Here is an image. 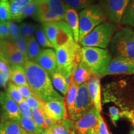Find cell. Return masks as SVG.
<instances>
[{
	"label": "cell",
	"instance_id": "836d02e7",
	"mask_svg": "<svg viewBox=\"0 0 134 134\" xmlns=\"http://www.w3.org/2000/svg\"><path fill=\"white\" fill-rule=\"evenodd\" d=\"M11 19V8L9 0H0V21H8Z\"/></svg>",
	"mask_w": 134,
	"mask_h": 134
},
{
	"label": "cell",
	"instance_id": "7dc6e473",
	"mask_svg": "<svg viewBox=\"0 0 134 134\" xmlns=\"http://www.w3.org/2000/svg\"><path fill=\"white\" fill-rule=\"evenodd\" d=\"M5 41V40H2V39H0V44H1L3 42H4Z\"/></svg>",
	"mask_w": 134,
	"mask_h": 134
},
{
	"label": "cell",
	"instance_id": "d590c367",
	"mask_svg": "<svg viewBox=\"0 0 134 134\" xmlns=\"http://www.w3.org/2000/svg\"><path fill=\"white\" fill-rule=\"evenodd\" d=\"M36 26L32 24L28 23H23L19 27L20 36L22 37L27 40L31 37L34 36V34L36 31Z\"/></svg>",
	"mask_w": 134,
	"mask_h": 134
},
{
	"label": "cell",
	"instance_id": "d6986e66",
	"mask_svg": "<svg viewBox=\"0 0 134 134\" xmlns=\"http://www.w3.org/2000/svg\"><path fill=\"white\" fill-rule=\"evenodd\" d=\"M66 23L71 29L73 38L76 42H79V16L74 9L66 6L65 18Z\"/></svg>",
	"mask_w": 134,
	"mask_h": 134
},
{
	"label": "cell",
	"instance_id": "277c9868",
	"mask_svg": "<svg viewBox=\"0 0 134 134\" xmlns=\"http://www.w3.org/2000/svg\"><path fill=\"white\" fill-rule=\"evenodd\" d=\"M81 60L91 68L94 75L100 76L108 66L112 57L108 50L94 47L81 48Z\"/></svg>",
	"mask_w": 134,
	"mask_h": 134
},
{
	"label": "cell",
	"instance_id": "4316f807",
	"mask_svg": "<svg viewBox=\"0 0 134 134\" xmlns=\"http://www.w3.org/2000/svg\"><path fill=\"white\" fill-rule=\"evenodd\" d=\"M39 44L34 36L27 39V57L29 60L35 62L41 53Z\"/></svg>",
	"mask_w": 134,
	"mask_h": 134
},
{
	"label": "cell",
	"instance_id": "8992f818",
	"mask_svg": "<svg viewBox=\"0 0 134 134\" xmlns=\"http://www.w3.org/2000/svg\"><path fill=\"white\" fill-rule=\"evenodd\" d=\"M105 19L106 17L99 4H93L82 9L79 16V42Z\"/></svg>",
	"mask_w": 134,
	"mask_h": 134
},
{
	"label": "cell",
	"instance_id": "52a82bcc",
	"mask_svg": "<svg viewBox=\"0 0 134 134\" xmlns=\"http://www.w3.org/2000/svg\"><path fill=\"white\" fill-rule=\"evenodd\" d=\"M130 0H99V5L107 19L113 24H119Z\"/></svg>",
	"mask_w": 134,
	"mask_h": 134
},
{
	"label": "cell",
	"instance_id": "83f0119b",
	"mask_svg": "<svg viewBox=\"0 0 134 134\" xmlns=\"http://www.w3.org/2000/svg\"><path fill=\"white\" fill-rule=\"evenodd\" d=\"M42 28L46 36L47 37L48 41L52 44L54 48L55 37H56L57 31V21L43 23H42Z\"/></svg>",
	"mask_w": 134,
	"mask_h": 134
},
{
	"label": "cell",
	"instance_id": "5b68a950",
	"mask_svg": "<svg viewBox=\"0 0 134 134\" xmlns=\"http://www.w3.org/2000/svg\"><path fill=\"white\" fill-rule=\"evenodd\" d=\"M116 27L109 22H104L96 26L80 42L83 47L105 48L114 35Z\"/></svg>",
	"mask_w": 134,
	"mask_h": 134
},
{
	"label": "cell",
	"instance_id": "e0dca14e",
	"mask_svg": "<svg viewBox=\"0 0 134 134\" xmlns=\"http://www.w3.org/2000/svg\"><path fill=\"white\" fill-rule=\"evenodd\" d=\"M73 41L74 38L73 33L68 24L64 21H57V31L55 37V49L68 42Z\"/></svg>",
	"mask_w": 134,
	"mask_h": 134
},
{
	"label": "cell",
	"instance_id": "d6a6232c",
	"mask_svg": "<svg viewBox=\"0 0 134 134\" xmlns=\"http://www.w3.org/2000/svg\"><path fill=\"white\" fill-rule=\"evenodd\" d=\"M35 34H36L37 38L36 40L38 44L41 45L43 47L53 48L52 44L48 41L47 37L46 36L42 27H41V26H36Z\"/></svg>",
	"mask_w": 134,
	"mask_h": 134
},
{
	"label": "cell",
	"instance_id": "ffe728a7",
	"mask_svg": "<svg viewBox=\"0 0 134 134\" xmlns=\"http://www.w3.org/2000/svg\"><path fill=\"white\" fill-rule=\"evenodd\" d=\"M9 80L16 86H29L24 68L20 65H11L10 67Z\"/></svg>",
	"mask_w": 134,
	"mask_h": 134
},
{
	"label": "cell",
	"instance_id": "d4e9b609",
	"mask_svg": "<svg viewBox=\"0 0 134 134\" xmlns=\"http://www.w3.org/2000/svg\"><path fill=\"white\" fill-rule=\"evenodd\" d=\"M52 81L53 86L57 90L63 95L66 94L70 81H68L63 75L57 71L55 72L52 75Z\"/></svg>",
	"mask_w": 134,
	"mask_h": 134
},
{
	"label": "cell",
	"instance_id": "bcb514c9",
	"mask_svg": "<svg viewBox=\"0 0 134 134\" xmlns=\"http://www.w3.org/2000/svg\"><path fill=\"white\" fill-rule=\"evenodd\" d=\"M10 71L9 63L0 60V72H8Z\"/></svg>",
	"mask_w": 134,
	"mask_h": 134
},
{
	"label": "cell",
	"instance_id": "7bdbcfd3",
	"mask_svg": "<svg viewBox=\"0 0 134 134\" xmlns=\"http://www.w3.org/2000/svg\"><path fill=\"white\" fill-rule=\"evenodd\" d=\"M109 115L111 119L112 122H113V124L115 125L117 120L120 119V113L119 110L115 106H111L109 109Z\"/></svg>",
	"mask_w": 134,
	"mask_h": 134
},
{
	"label": "cell",
	"instance_id": "44dd1931",
	"mask_svg": "<svg viewBox=\"0 0 134 134\" xmlns=\"http://www.w3.org/2000/svg\"><path fill=\"white\" fill-rule=\"evenodd\" d=\"M34 0H10L11 19L20 22L21 15L26 6Z\"/></svg>",
	"mask_w": 134,
	"mask_h": 134
},
{
	"label": "cell",
	"instance_id": "ac0fdd59",
	"mask_svg": "<svg viewBox=\"0 0 134 134\" xmlns=\"http://www.w3.org/2000/svg\"><path fill=\"white\" fill-rule=\"evenodd\" d=\"M93 75L91 68L81 60L73 68L71 77L77 85H80L87 83Z\"/></svg>",
	"mask_w": 134,
	"mask_h": 134
},
{
	"label": "cell",
	"instance_id": "603a6c76",
	"mask_svg": "<svg viewBox=\"0 0 134 134\" xmlns=\"http://www.w3.org/2000/svg\"><path fill=\"white\" fill-rule=\"evenodd\" d=\"M18 122L26 134H43L45 130L38 126L32 118H26L21 116Z\"/></svg>",
	"mask_w": 134,
	"mask_h": 134
},
{
	"label": "cell",
	"instance_id": "8fae6325",
	"mask_svg": "<svg viewBox=\"0 0 134 134\" xmlns=\"http://www.w3.org/2000/svg\"><path fill=\"white\" fill-rule=\"evenodd\" d=\"M0 105L3 110V115L1 118L6 120L18 121L21 117L19 105L8 95L7 93H0Z\"/></svg>",
	"mask_w": 134,
	"mask_h": 134
},
{
	"label": "cell",
	"instance_id": "7a4b0ae2",
	"mask_svg": "<svg viewBox=\"0 0 134 134\" xmlns=\"http://www.w3.org/2000/svg\"><path fill=\"white\" fill-rule=\"evenodd\" d=\"M81 47L75 41L58 47L56 50L57 72L69 81L73 68L81 60Z\"/></svg>",
	"mask_w": 134,
	"mask_h": 134
},
{
	"label": "cell",
	"instance_id": "7c38bea8",
	"mask_svg": "<svg viewBox=\"0 0 134 134\" xmlns=\"http://www.w3.org/2000/svg\"><path fill=\"white\" fill-rule=\"evenodd\" d=\"M43 113L52 121L55 122L66 119V109L64 100H52L44 104Z\"/></svg>",
	"mask_w": 134,
	"mask_h": 134
},
{
	"label": "cell",
	"instance_id": "5bb4252c",
	"mask_svg": "<svg viewBox=\"0 0 134 134\" xmlns=\"http://www.w3.org/2000/svg\"><path fill=\"white\" fill-rule=\"evenodd\" d=\"M88 90L91 101L94 108L100 113L102 110L101 104V91L99 76L93 75L89 81L87 82Z\"/></svg>",
	"mask_w": 134,
	"mask_h": 134
},
{
	"label": "cell",
	"instance_id": "4dcf8cb0",
	"mask_svg": "<svg viewBox=\"0 0 134 134\" xmlns=\"http://www.w3.org/2000/svg\"><path fill=\"white\" fill-rule=\"evenodd\" d=\"M32 117L36 123L44 130L48 128L47 124V116L43 113V110L38 108H32Z\"/></svg>",
	"mask_w": 134,
	"mask_h": 134
},
{
	"label": "cell",
	"instance_id": "9a60e30c",
	"mask_svg": "<svg viewBox=\"0 0 134 134\" xmlns=\"http://www.w3.org/2000/svg\"><path fill=\"white\" fill-rule=\"evenodd\" d=\"M74 120L65 119L53 122L43 134H76Z\"/></svg>",
	"mask_w": 134,
	"mask_h": 134
},
{
	"label": "cell",
	"instance_id": "f546056e",
	"mask_svg": "<svg viewBox=\"0 0 134 134\" xmlns=\"http://www.w3.org/2000/svg\"><path fill=\"white\" fill-rule=\"evenodd\" d=\"M66 6L80 11L94 4L96 0H63Z\"/></svg>",
	"mask_w": 134,
	"mask_h": 134
},
{
	"label": "cell",
	"instance_id": "cb8c5ba5",
	"mask_svg": "<svg viewBox=\"0 0 134 134\" xmlns=\"http://www.w3.org/2000/svg\"><path fill=\"white\" fill-rule=\"evenodd\" d=\"M78 85L75 83L73 78L71 77L69 88H68V91H67V93L66 94V103L67 109L68 110V113H69L70 117H71V115L73 114L75 99H76L77 92H78Z\"/></svg>",
	"mask_w": 134,
	"mask_h": 134
},
{
	"label": "cell",
	"instance_id": "f1b7e54d",
	"mask_svg": "<svg viewBox=\"0 0 134 134\" xmlns=\"http://www.w3.org/2000/svg\"><path fill=\"white\" fill-rule=\"evenodd\" d=\"M120 23L124 25L132 27L134 29V0L130 1L124 13Z\"/></svg>",
	"mask_w": 134,
	"mask_h": 134
},
{
	"label": "cell",
	"instance_id": "4fadbf2b",
	"mask_svg": "<svg viewBox=\"0 0 134 134\" xmlns=\"http://www.w3.org/2000/svg\"><path fill=\"white\" fill-rule=\"evenodd\" d=\"M35 62L51 76L57 71L56 53L52 49L47 48L41 50Z\"/></svg>",
	"mask_w": 134,
	"mask_h": 134
},
{
	"label": "cell",
	"instance_id": "74e56055",
	"mask_svg": "<svg viewBox=\"0 0 134 134\" xmlns=\"http://www.w3.org/2000/svg\"><path fill=\"white\" fill-rule=\"evenodd\" d=\"M9 26L10 39L13 42L20 37V30L19 26L13 21H8Z\"/></svg>",
	"mask_w": 134,
	"mask_h": 134
},
{
	"label": "cell",
	"instance_id": "2e32d148",
	"mask_svg": "<svg viewBox=\"0 0 134 134\" xmlns=\"http://www.w3.org/2000/svg\"><path fill=\"white\" fill-rule=\"evenodd\" d=\"M6 57L8 62L11 65L23 66L29 60L28 57L15 46L12 42H6Z\"/></svg>",
	"mask_w": 134,
	"mask_h": 134
},
{
	"label": "cell",
	"instance_id": "484cf974",
	"mask_svg": "<svg viewBox=\"0 0 134 134\" xmlns=\"http://www.w3.org/2000/svg\"><path fill=\"white\" fill-rule=\"evenodd\" d=\"M49 5L50 9L59 17L61 21L65 18V5L63 0H46Z\"/></svg>",
	"mask_w": 134,
	"mask_h": 134
},
{
	"label": "cell",
	"instance_id": "30bf717a",
	"mask_svg": "<svg viewBox=\"0 0 134 134\" xmlns=\"http://www.w3.org/2000/svg\"><path fill=\"white\" fill-rule=\"evenodd\" d=\"M122 74H134V60L115 57L100 76Z\"/></svg>",
	"mask_w": 134,
	"mask_h": 134
},
{
	"label": "cell",
	"instance_id": "b9f144b4",
	"mask_svg": "<svg viewBox=\"0 0 134 134\" xmlns=\"http://www.w3.org/2000/svg\"><path fill=\"white\" fill-rule=\"evenodd\" d=\"M18 90L21 93V96L23 98L26 99L29 98L31 96H36L35 94L34 93L32 90H31L29 86H26V85H23V86H18Z\"/></svg>",
	"mask_w": 134,
	"mask_h": 134
},
{
	"label": "cell",
	"instance_id": "ba28073f",
	"mask_svg": "<svg viewBox=\"0 0 134 134\" xmlns=\"http://www.w3.org/2000/svg\"><path fill=\"white\" fill-rule=\"evenodd\" d=\"M92 105L93 103L89 94L87 83L78 85L71 119L76 121L93 106Z\"/></svg>",
	"mask_w": 134,
	"mask_h": 134
},
{
	"label": "cell",
	"instance_id": "1f68e13d",
	"mask_svg": "<svg viewBox=\"0 0 134 134\" xmlns=\"http://www.w3.org/2000/svg\"><path fill=\"white\" fill-rule=\"evenodd\" d=\"M38 0H34L31 3H30L23 11L21 19H20V22L28 17H32L35 20H36L38 13Z\"/></svg>",
	"mask_w": 134,
	"mask_h": 134
},
{
	"label": "cell",
	"instance_id": "8d00e7d4",
	"mask_svg": "<svg viewBox=\"0 0 134 134\" xmlns=\"http://www.w3.org/2000/svg\"><path fill=\"white\" fill-rule=\"evenodd\" d=\"M24 100L31 109L38 108L43 110L45 103L40 99L39 98H38L36 96L29 97V98H27Z\"/></svg>",
	"mask_w": 134,
	"mask_h": 134
},
{
	"label": "cell",
	"instance_id": "e575fe53",
	"mask_svg": "<svg viewBox=\"0 0 134 134\" xmlns=\"http://www.w3.org/2000/svg\"><path fill=\"white\" fill-rule=\"evenodd\" d=\"M7 93L8 95L14 100L18 104L21 103L23 100H24V99L21 96V93L18 90V86L13 83L12 82H9L7 88Z\"/></svg>",
	"mask_w": 134,
	"mask_h": 134
},
{
	"label": "cell",
	"instance_id": "ee69618b",
	"mask_svg": "<svg viewBox=\"0 0 134 134\" xmlns=\"http://www.w3.org/2000/svg\"><path fill=\"white\" fill-rule=\"evenodd\" d=\"M10 71L8 72H0V86H5L9 80Z\"/></svg>",
	"mask_w": 134,
	"mask_h": 134
},
{
	"label": "cell",
	"instance_id": "7402d4cb",
	"mask_svg": "<svg viewBox=\"0 0 134 134\" xmlns=\"http://www.w3.org/2000/svg\"><path fill=\"white\" fill-rule=\"evenodd\" d=\"M0 134H26V133L18 121L1 118Z\"/></svg>",
	"mask_w": 134,
	"mask_h": 134
},
{
	"label": "cell",
	"instance_id": "6da1fadb",
	"mask_svg": "<svg viewBox=\"0 0 134 134\" xmlns=\"http://www.w3.org/2000/svg\"><path fill=\"white\" fill-rule=\"evenodd\" d=\"M23 68L28 85L38 98L44 103L52 100H64L53 88L49 75L36 62L28 60Z\"/></svg>",
	"mask_w": 134,
	"mask_h": 134
},
{
	"label": "cell",
	"instance_id": "3957f363",
	"mask_svg": "<svg viewBox=\"0 0 134 134\" xmlns=\"http://www.w3.org/2000/svg\"><path fill=\"white\" fill-rule=\"evenodd\" d=\"M110 50L116 57L134 60V31L125 27L114 34L110 41Z\"/></svg>",
	"mask_w": 134,
	"mask_h": 134
},
{
	"label": "cell",
	"instance_id": "ab89813d",
	"mask_svg": "<svg viewBox=\"0 0 134 134\" xmlns=\"http://www.w3.org/2000/svg\"><path fill=\"white\" fill-rule=\"evenodd\" d=\"M13 42L20 51L27 56V40L20 36Z\"/></svg>",
	"mask_w": 134,
	"mask_h": 134
},
{
	"label": "cell",
	"instance_id": "f35d334b",
	"mask_svg": "<svg viewBox=\"0 0 134 134\" xmlns=\"http://www.w3.org/2000/svg\"><path fill=\"white\" fill-rule=\"evenodd\" d=\"M18 105H19V110L21 116L26 117V118L32 119L31 108L25 101V100L21 102V103L18 104Z\"/></svg>",
	"mask_w": 134,
	"mask_h": 134
},
{
	"label": "cell",
	"instance_id": "f6af8a7d",
	"mask_svg": "<svg viewBox=\"0 0 134 134\" xmlns=\"http://www.w3.org/2000/svg\"><path fill=\"white\" fill-rule=\"evenodd\" d=\"M6 42H7V41L5 40V41L3 42L1 44H0V60H3V61L8 62L7 60H6Z\"/></svg>",
	"mask_w": 134,
	"mask_h": 134
},
{
	"label": "cell",
	"instance_id": "9c48e42d",
	"mask_svg": "<svg viewBox=\"0 0 134 134\" xmlns=\"http://www.w3.org/2000/svg\"><path fill=\"white\" fill-rule=\"evenodd\" d=\"M100 113L92 106L75 122V132L78 134H86L89 130L99 124Z\"/></svg>",
	"mask_w": 134,
	"mask_h": 134
},
{
	"label": "cell",
	"instance_id": "60d3db41",
	"mask_svg": "<svg viewBox=\"0 0 134 134\" xmlns=\"http://www.w3.org/2000/svg\"><path fill=\"white\" fill-rule=\"evenodd\" d=\"M10 38L9 26L8 21L0 22V39Z\"/></svg>",
	"mask_w": 134,
	"mask_h": 134
}]
</instances>
